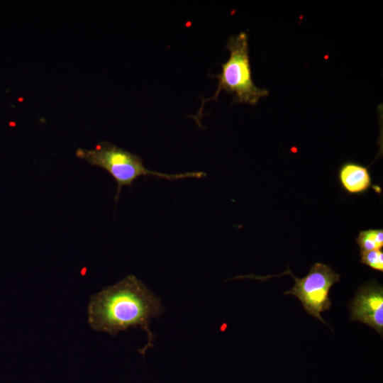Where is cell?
Wrapping results in <instances>:
<instances>
[{
	"label": "cell",
	"instance_id": "6",
	"mask_svg": "<svg viewBox=\"0 0 383 383\" xmlns=\"http://www.w3.org/2000/svg\"><path fill=\"white\" fill-rule=\"evenodd\" d=\"M342 188L350 194H361L372 185L370 172L367 167L355 162L343 163L338 172Z\"/></svg>",
	"mask_w": 383,
	"mask_h": 383
},
{
	"label": "cell",
	"instance_id": "2",
	"mask_svg": "<svg viewBox=\"0 0 383 383\" xmlns=\"http://www.w3.org/2000/svg\"><path fill=\"white\" fill-rule=\"evenodd\" d=\"M226 47L230 52L229 58L221 65V73L211 75L218 79L216 91L212 96L202 99L198 113L192 116L199 126L205 103L217 100L221 91L233 95V103L250 105H255L269 94L267 89L258 87L252 80L248 33L241 31L238 35H231Z\"/></svg>",
	"mask_w": 383,
	"mask_h": 383
},
{
	"label": "cell",
	"instance_id": "7",
	"mask_svg": "<svg viewBox=\"0 0 383 383\" xmlns=\"http://www.w3.org/2000/svg\"><path fill=\"white\" fill-rule=\"evenodd\" d=\"M355 241L360 251L382 249L383 247V230L368 229L361 231Z\"/></svg>",
	"mask_w": 383,
	"mask_h": 383
},
{
	"label": "cell",
	"instance_id": "8",
	"mask_svg": "<svg viewBox=\"0 0 383 383\" xmlns=\"http://www.w3.org/2000/svg\"><path fill=\"white\" fill-rule=\"evenodd\" d=\"M360 262L370 268L383 272V251L382 249L360 251Z\"/></svg>",
	"mask_w": 383,
	"mask_h": 383
},
{
	"label": "cell",
	"instance_id": "1",
	"mask_svg": "<svg viewBox=\"0 0 383 383\" xmlns=\"http://www.w3.org/2000/svg\"><path fill=\"white\" fill-rule=\"evenodd\" d=\"M164 312L160 300L135 276L130 274L106 287L90 298L87 317L90 327L111 335L131 327L143 329L148 343L140 350L144 355L152 346L154 334L149 325Z\"/></svg>",
	"mask_w": 383,
	"mask_h": 383
},
{
	"label": "cell",
	"instance_id": "5",
	"mask_svg": "<svg viewBox=\"0 0 383 383\" xmlns=\"http://www.w3.org/2000/svg\"><path fill=\"white\" fill-rule=\"evenodd\" d=\"M350 321H360L383 333V289L377 282L365 284L349 305Z\"/></svg>",
	"mask_w": 383,
	"mask_h": 383
},
{
	"label": "cell",
	"instance_id": "4",
	"mask_svg": "<svg viewBox=\"0 0 383 383\" xmlns=\"http://www.w3.org/2000/svg\"><path fill=\"white\" fill-rule=\"evenodd\" d=\"M287 274L294 278L295 283L284 294L297 297L309 314L327 324L321 313L331 306L329 292L331 287L340 280V274L321 262L313 264L303 278L294 277L289 270L279 276Z\"/></svg>",
	"mask_w": 383,
	"mask_h": 383
},
{
	"label": "cell",
	"instance_id": "3",
	"mask_svg": "<svg viewBox=\"0 0 383 383\" xmlns=\"http://www.w3.org/2000/svg\"><path fill=\"white\" fill-rule=\"evenodd\" d=\"M75 155L91 165L106 170L113 177L117 184L116 201L122 188L131 186L140 177H156L174 181L206 176L203 172L167 174L150 170L145 167L141 157L108 141H101L92 149L77 148Z\"/></svg>",
	"mask_w": 383,
	"mask_h": 383
}]
</instances>
